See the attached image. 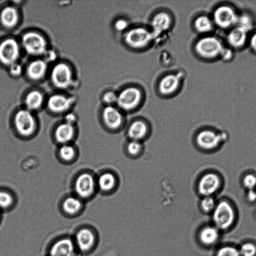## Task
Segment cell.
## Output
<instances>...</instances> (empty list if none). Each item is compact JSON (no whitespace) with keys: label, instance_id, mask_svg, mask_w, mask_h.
<instances>
[{"label":"cell","instance_id":"cell-1","mask_svg":"<svg viewBox=\"0 0 256 256\" xmlns=\"http://www.w3.org/2000/svg\"><path fill=\"white\" fill-rule=\"evenodd\" d=\"M228 137L225 132H218L208 128L200 131L196 136L195 140L199 148L209 151L223 144L226 141Z\"/></svg>","mask_w":256,"mask_h":256},{"label":"cell","instance_id":"cell-2","mask_svg":"<svg viewBox=\"0 0 256 256\" xmlns=\"http://www.w3.org/2000/svg\"><path fill=\"white\" fill-rule=\"evenodd\" d=\"M234 216V208L228 200H222L217 202L212 212V219L218 228H228L232 224Z\"/></svg>","mask_w":256,"mask_h":256},{"label":"cell","instance_id":"cell-3","mask_svg":"<svg viewBox=\"0 0 256 256\" xmlns=\"http://www.w3.org/2000/svg\"><path fill=\"white\" fill-rule=\"evenodd\" d=\"M22 44L26 52L31 56L42 55L48 50L46 39L36 32L25 33L22 38Z\"/></svg>","mask_w":256,"mask_h":256},{"label":"cell","instance_id":"cell-4","mask_svg":"<svg viewBox=\"0 0 256 256\" xmlns=\"http://www.w3.org/2000/svg\"><path fill=\"white\" fill-rule=\"evenodd\" d=\"M224 46L220 40L214 36H205L196 43L195 50L200 56L212 58L220 56Z\"/></svg>","mask_w":256,"mask_h":256},{"label":"cell","instance_id":"cell-5","mask_svg":"<svg viewBox=\"0 0 256 256\" xmlns=\"http://www.w3.org/2000/svg\"><path fill=\"white\" fill-rule=\"evenodd\" d=\"M14 124L16 131L23 136H29L34 132L36 121L31 111L28 109L18 110L14 117Z\"/></svg>","mask_w":256,"mask_h":256},{"label":"cell","instance_id":"cell-6","mask_svg":"<svg viewBox=\"0 0 256 256\" xmlns=\"http://www.w3.org/2000/svg\"><path fill=\"white\" fill-rule=\"evenodd\" d=\"M222 180L219 174L210 172L204 174L199 179L197 189L200 196H214L220 188Z\"/></svg>","mask_w":256,"mask_h":256},{"label":"cell","instance_id":"cell-7","mask_svg":"<svg viewBox=\"0 0 256 256\" xmlns=\"http://www.w3.org/2000/svg\"><path fill=\"white\" fill-rule=\"evenodd\" d=\"M154 37L152 32L146 28L136 27L128 30L124 38L125 42L129 46L138 49L146 46Z\"/></svg>","mask_w":256,"mask_h":256},{"label":"cell","instance_id":"cell-8","mask_svg":"<svg viewBox=\"0 0 256 256\" xmlns=\"http://www.w3.org/2000/svg\"><path fill=\"white\" fill-rule=\"evenodd\" d=\"M20 55L18 42L12 38H7L0 42V63L10 66L16 63Z\"/></svg>","mask_w":256,"mask_h":256},{"label":"cell","instance_id":"cell-9","mask_svg":"<svg viewBox=\"0 0 256 256\" xmlns=\"http://www.w3.org/2000/svg\"><path fill=\"white\" fill-rule=\"evenodd\" d=\"M142 96L140 90L137 88L128 87L118 95L116 104L124 111H131L138 107L141 101Z\"/></svg>","mask_w":256,"mask_h":256},{"label":"cell","instance_id":"cell-10","mask_svg":"<svg viewBox=\"0 0 256 256\" xmlns=\"http://www.w3.org/2000/svg\"><path fill=\"white\" fill-rule=\"evenodd\" d=\"M52 83L58 88H67L72 85V72L70 66L64 62H59L54 66L50 73Z\"/></svg>","mask_w":256,"mask_h":256},{"label":"cell","instance_id":"cell-11","mask_svg":"<svg viewBox=\"0 0 256 256\" xmlns=\"http://www.w3.org/2000/svg\"><path fill=\"white\" fill-rule=\"evenodd\" d=\"M213 17L216 25L227 28L236 24L238 16L231 7L222 6L215 10Z\"/></svg>","mask_w":256,"mask_h":256},{"label":"cell","instance_id":"cell-12","mask_svg":"<svg viewBox=\"0 0 256 256\" xmlns=\"http://www.w3.org/2000/svg\"><path fill=\"white\" fill-rule=\"evenodd\" d=\"M102 118L106 127L118 130L122 127L124 118L121 111L114 106H106L102 112Z\"/></svg>","mask_w":256,"mask_h":256},{"label":"cell","instance_id":"cell-13","mask_svg":"<svg viewBox=\"0 0 256 256\" xmlns=\"http://www.w3.org/2000/svg\"><path fill=\"white\" fill-rule=\"evenodd\" d=\"M95 186L96 182L92 176L89 173H82L76 180L74 190L79 197L85 198L94 194Z\"/></svg>","mask_w":256,"mask_h":256},{"label":"cell","instance_id":"cell-14","mask_svg":"<svg viewBox=\"0 0 256 256\" xmlns=\"http://www.w3.org/2000/svg\"><path fill=\"white\" fill-rule=\"evenodd\" d=\"M76 246L82 252L91 250L96 244V236L92 230L84 228L79 230L75 236Z\"/></svg>","mask_w":256,"mask_h":256},{"label":"cell","instance_id":"cell-15","mask_svg":"<svg viewBox=\"0 0 256 256\" xmlns=\"http://www.w3.org/2000/svg\"><path fill=\"white\" fill-rule=\"evenodd\" d=\"M74 242L68 238H64L56 241L51 246L50 256H74Z\"/></svg>","mask_w":256,"mask_h":256},{"label":"cell","instance_id":"cell-16","mask_svg":"<svg viewBox=\"0 0 256 256\" xmlns=\"http://www.w3.org/2000/svg\"><path fill=\"white\" fill-rule=\"evenodd\" d=\"M74 98L66 96L56 94L51 96L47 102L48 108L54 113H62L68 110L73 104Z\"/></svg>","mask_w":256,"mask_h":256},{"label":"cell","instance_id":"cell-17","mask_svg":"<svg viewBox=\"0 0 256 256\" xmlns=\"http://www.w3.org/2000/svg\"><path fill=\"white\" fill-rule=\"evenodd\" d=\"M150 132V128L146 122L141 120L133 121L128 126L126 133L130 140L142 142L144 140Z\"/></svg>","mask_w":256,"mask_h":256},{"label":"cell","instance_id":"cell-18","mask_svg":"<svg viewBox=\"0 0 256 256\" xmlns=\"http://www.w3.org/2000/svg\"><path fill=\"white\" fill-rule=\"evenodd\" d=\"M171 24L172 19L168 13L161 12L156 14L151 22L152 32L154 36L168 30Z\"/></svg>","mask_w":256,"mask_h":256},{"label":"cell","instance_id":"cell-19","mask_svg":"<svg viewBox=\"0 0 256 256\" xmlns=\"http://www.w3.org/2000/svg\"><path fill=\"white\" fill-rule=\"evenodd\" d=\"M18 11L14 6H6L0 10V23L4 28H13L18 24Z\"/></svg>","mask_w":256,"mask_h":256},{"label":"cell","instance_id":"cell-20","mask_svg":"<svg viewBox=\"0 0 256 256\" xmlns=\"http://www.w3.org/2000/svg\"><path fill=\"white\" fill-rule=\"evenodd\" d=\"M180 78L178 75L168 74L160 81L158 90L164 95H169L176 92L180 85Z\"/></svg>","mask_w":256,"mask_h":256},{"label":"cell","instance_id":"cell-21","mask_svg":"<svg viewBox=\"0 0 256 256\" xmlns=\"http://www.w3.org/2000/svg\"><path fill=\"white\" fill-rule=\"evenodd\" d=\"M48 65L46 60H36L32 61L28 66L26 73L32 80H38L42 79L46 74Z\"/></svg>","mask_w":256,"mask_h":256},{"label":"cell","instance_id":"cell-22","mask_svg":"<svg viewBox=\"0 0 256 256\" xmlns=\"http://www.w3.org/2000/svg\"><path fill=\"white\" fill-rule=\"evenodd\" d=\"M75 134L74 125L64 122L59 124L55 130L56 140L62 144H67L72 140Z\"/></svg>","mask_w":256,"mask_h":256},{"label":"cell","instance_id":"cell-23","mask_svg":"<svg viewBox=\"0 0 256 256\" xmlns=\"http://www.w3.org/2000/svg\"><path fill=\"white\" fill-rule=\"evenodd\" d=\"M116 176L111 172H104L102 174L98 180V185L102 192H108L112 191L117 185Z\"/></svg>","mask_w":256,"mask_h":256},{"label":"cell","instance_id":"cell-24","mask_svg":"<svg viewBox=\"0 0 256 256\" xmlns=\"http://www.w3.org/2000/svg\"><path fill=\"white\" fill-rule=\"evenodd\" d=\"M248 32L236 26L232 28L228 35V41L232 46L239 48L246 42Z\"/></svg>","mask_w":256,"mask_h":256},{"label":"cell","instance_id":"cell-25","mask_svg":"<svg viewBox=\"0 0 256 256\" xmlns=\"http://www.w3.org/2000/svg\"><path fill=\"white\" fill-rule=\"evenodd\" d=\"M44 102V96L39 91L34 90L29 92L25 98L26 109L30 111L40 108Z\"/></svg>","mask_w":256,"mask_h":256},{"label":"cell","instance_id":"cell-26","mask_svg":"<svg viewBox=\"0 0 256 256\" xmlns=\"http://www.w3.org/2000/svg\"><path fill=\"white\" fill-rule=\"evenodd\" d=\"M81 200L76 197L69 196L63 202L62 207L63 210L69 215L78 214L82 208Z\"/></svg>","mask_w":256,"mask_h":256},{"label":"cell","instance_id":"cell-27","mask_svg":"<svg viewBox=\"0 0 256 256\" xmlns=\"http://www.w3.org/2000/svg\"><path fill=\"white\" fill-rule=\"evenodd\" d=\"M218 238L217 229L214 227L206 226L202 228L199 234V238L204 244L210 245L214 244Z\"/></svg>","mask_w":256,"mask_h":256},{"label":"cell","instance_id":"cell-28","mask_svg":"<svg viewBox=\"0 0 256 256\" xmlns=\"http://www.w3.org/2000/svg\"><path fill=\"white\" fill-rule=\"evenodd\" d=\"M194 27L200 33H206L212 29L213 24L212 20L206 16H198L194 21Z\"/></svg>","mask_w":256,"mask_h":256},{"label":"cell","instance_id":"cell-29","mask_svg":"<svg viewBox=\"0 0 256 256\" xmlns=\"http://www.w3.org/2000/svg\"><path fill=\"white\" fill-rule=\"evenodd\" d=\"M144 149L142 142L130 140L126 146V151L128 155L132 157L140 156Z\"/></svg>","mask_w":256,"mask_h":256},{"label":"cell","instance_id":"cell-30","mask_svg":"<svg viewBox=\"0 0 256 256\" xmlns=\"http://www.w3.org/2000/svg\"><path fill=\"white\" fill-rule=\"evenodd\" d=\"M214 196H204L202 197L200 206L203 212L208 213L213 212L218 202Z\"/></svg>","mask_w":256,"mask_h":256},{"label":"cell","instance_id":"cell-31","mask_svg":"<svg viewBox=\"0 0 256 256\" xmlns=\"http://www.w3.org/2000/svg\"><path fill=\"white\" fill-rule=\"evenodd\" d=\"M59 155L64 160L70 161L74 158L75 156V150L73 146L67 144L62 146L59 150Z\"/></svg>","mask_w":256,"mask_h":256},{"label":"cell","instance_id":"cell-32","mask_svg":"<svg viewBox=\"0 0 256 256\" xmlns=\"http://www.w3.org/2000/svg\"><path fill=\"white\" fill-rule=\"evenodd\" d=\"M242 182L246 190L256 189V174L252 172L246 174L242 177Z\"/></svg>","mask_w":256,"mask_h":256},{"label":"cell","instance_id":"cell-33","mask_svg":"<svg viewBox=\"0 0 256 256\" xmlns=\"http://www.w3.org/2000/svg\"><path fill=\"white\" fill-rule=\"evenodd\" d=\"M236 25L244 29L248 32L252 28V21L247 14H242L238 16Z\"/></svg>","mask_w":256,"mask_h":256},{"label":"cell","instance_id":"cell-34","mask_svg":"<svg viewBox=\"0 0 256 256\" xmlns=\"http://www.w3.org/2000/svg\"><path fill=\"white\" fill-rule=\"evenodd\" d=\"M13 202V198L8 192L4 191H0V208H7Z\"/></svg>","mask_w":256,"mask_h":256},{"label":"cell","instance_id":"cell-35","mask_svg":"<svg viewBox=\"0 0 256 256\" xmlns=\"http://www.w3.org/2000/svg\"><path fill=\"white\" fill-rule=\"evenodd\" d=\"M239 252L242 256H254L256 254V246L250 242L245 243L242 246Z\"/></svg>","mask_w":256,"mask_h":256},{"label":"cell","instance_id":"cell-36","mask_svg":"<svg viewBox=\"0 0 256 256\" xmlns=\"http://www.w3.org/2000/svg\"><path fill=\"white\" fill-rule=\"evenodd\" d=\"M217 256H240L239 251L232 246H224L217 252Z\"/></svg>","mask_w":256,"mask_h":256},{"label":"cell","instance_id":"cell-37","mask_svg":"<svg viewBox=\"0 0 256 256\" xmlns=\"http://www.w3.org/2000/svg\"><path fill=\"white\" fill-rule=\"evenodd\" d=\"M118 95L112 91L105 92L102 96V100L106 106H113L116 104Z\"/></svg>","mask_w":256,"mask_h":256},{"label":"cell","instance_id":"cell-38","mask_svg":"<svg viewBox=\"0 0 256 256\" xmlns=\"http://www.w3.org/2000/svg\"><path fill=\"white\" fill-rule=\"evenodd\" d=\"M8 68L9 72L13 76H18L22 72V67L17 62L10 66Z\"/></svg>","mask_w":256,"mask_h":256},{"label":"cell","instance_id":"cell-39","mask_svg":"<svg viewBox=\"0 0 256 256\" xmlns=\"http://www.w3.org/2000/svg\"><path fill=\"white\" fill-rule=\"evenodd\" d=\"M128 25V22L126 20L120 18L115 22L114 28L118 31L122 32L126 30Z\"/></svg>","mask_w":256,"mask_h":256},{"label":"cell","instance_id":"cell-40","mask_svg":"<svg viewBox=\"0 0 256 256\" xmlns=\"http://www.w3.org/2000/svg\"><path fill=\"white\" fill-rule=\"evenodd\" d=\"M220 56L224 60H230L232 57L233 53L230 49L224 47Z\"/></svg>","mask_w":256,"mask_h":256},{"label":"cell","instance_id":"cell-41","mask_svg":"<svg viewBox=\"0 0 256 256\" xmlns=\"http://www.w3.org/2000/svg\"><path fill=\"white\" fill-rule=\"evenodd\" d=\"M246 200L250 202H256V190H246Z\"/></svg>","mask_w":256,"mask_h":256},{"label":"cell","instance_id":"cell-42","mask_svg":"<svg viewBox=\"0 0 256 256\" xmlns=\"http://www.w3.org/2000/svg\"><path fill=\"white\" fill-rule=\"evenodd\" d=\"M76 121V115L72 113H69L65 116V122L74 126Z\"/></svg>","mask_w":256,"mask_h":256},{"label":"cell","instance_id":"cell-43","mask_svg":"<svg viewBox=\"0 0 256 256\" xmlns=\"http://www.w3.org/2000/svg\"><path fill=\"white\" fill-rule=\"evenodd\" d=\"M44 54L46 55V60H53L56 57V54L54 51L47 50Z\"/></svg>","mask_w":256,"mask_h":256},{"label":"cell","instance_id":"cell-44","mask_svg":"<svg viewBox=\"0 0 256 256\" xmlns=\"http://www.w3.org/2000/svg\"><path fill=\"white\" fill-rule=\"evenodd\" d=\"M250 45L252 48L256 52V33L254 34L250 40Z\"/></svg>","mask_w":256,"mask_h":256},{"label":"cell","instance_id":"cell-45","mask_svg":"<svg viewBox=\"0 0 256 256\" xmlns=\"http://www.w3.org/2000/svg\"></svg>","mask_w":256,"mask_h":256}]
</instances>
